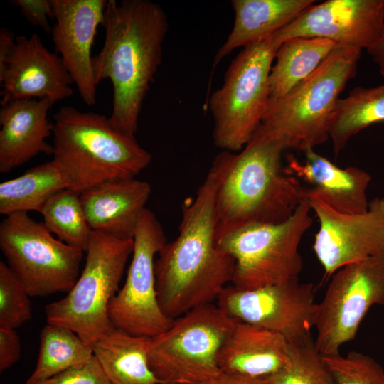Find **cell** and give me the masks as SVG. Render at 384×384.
<instances>
[{
    "label": "cell",
    "instance_id": "cell-1",
    "mask_svg": "<svg viewBox=\"0 0 384 384\" xmlns=\"http://www.w3.org/2000/svg\"><path fill=\"white\" fill-rule=\"evenodd\" d=\"M230 153L215 156L195 198L182 206L178 236L155 260L158 302L170 319L217 301L233 282L235 260L216 242V197Z\"/></svg>",
    "mask_w": 384,
    "mask_h": 384
},
{
    "label": "cell",
    "instance_id": "cell-2",
    "mask_svg": "<svg viewBox=\"0 0 384 384\" xmlns=\"http://www.w3.org/2000/svg\"><path fill=\"white\" fill-rule=\"evenodd\" d=\"M102 26L104 43L92 57L95 83L110 80V122L135 137L143 102L161 63L167 16L160 5L149 0H107Z\"/></svg>",
    "mask_w": 384,
    "mask_h": 384
},
{
    "label": "cell",
    "instance_id": "cell-3",
    "mask_svg": "<svg viewBox=\"0 0 384 384\" xmlns=\"http://www.w3.org/2000/svg\"><path fill=\"white\" fill-rule=\"evenodd\" d=\"M282 146L259 127L244 148L231 152L216 197L218 228L278 223L305 198L297 178L281 164Z\"/></svg>",
    "mask_w": 384,
    "mask_h": 384
},
{
    "label": "cell",
    "instance_id": "cell-4",
    "mask_svg": "<svg viewBox=\"0 0 384 384\" xmlns=\"http://www.w3.org/2000/svg\"><path fill=\"white\" fill-rule=\"evenodd\" d=\"M53 123V159L78 194L107 181L135 178L151 161L135 137L115 129L104 115L63 106Z\"/></svg>",
    "mask_w": 384,
    "mask_h": 384
},
{
    "label": "cell",
    "instance_id": "cell-5",
    "mask_svg": "<svg viewBox=\"0 0 384 384\" xmlns=\"http://www.w3.org/2000/svg\"><path fill=\"white\" fill-rule=\"evenodd\" d=\"M361 53L336 45L309 77L284 97L270 100L259 128L284 149L304 151L325 142L339 95L356 75Z\"/></svg>",
    "mask_w": 384,
    "mask_h": 384
},
{
    "label": "cell",
    "instance_id": "cell-6",
    "mask_svg": "<svg viewBox=\"0 0 384 384\" xmlns=\"http://www.w3.org/2000/svg\"><path fill=\"white\" fill-rule=\"evenodd\" d=\"M311 212L305 198L288 219L278 223L217 227V245L235 260L232 285L251 289L299 279L303 269L299 247L313 223Z\"/></svg>",
    "mask_w": 384,
    "mask_h": 384
},
{
    "label": "cell",
    "instance_id": "cell-7",
    "mask_svg": "<svg viewBox=\"0 0 384 384\" xmlns=\"http://www.w3.org/2000/svg\"><path fill=\"white\" fill-rule=\"evenodd\" d=\"M133 247V239L92 230L82 272L65 297L46 306L47 322L70 329L92 346L113 331L109 306Z\"/></svg>",
    "mask_w": 384,
    "mask_h": 384
},
{
    "label": "cell",
    "instance_id": "cell-8",
    "mask_svg": "<svg viewBox=\"0 0 384 384\" xmlns=\"http://www.w3.org/2000/svg\"><path fill=\"white\" fill-rule=\"evenodd\" d=\"M274 34L244 47L209 99L213 143L223 151H241L261 124L270 100L272 64L280 46Z\"/></svg>",
    "mask_w": 384,
    "mask_h": 384
},
{
    "label": "cell",
    "instance_id": "cell-9",
    "mask_svg": "<svg viewBox=\"0 0 384 384\" xmlns=\"http://www.w3.org/2000/svg\"><path fill=\"white\" fill-rule=\"evenodd\" d=\"M237 321L213 303L190 310L150 338L151 369L162 384H190L219 373V351Z\"/></svg>",
    "mask_w": 384,
    "mask_h": 384
},
{
    "label": "cell",
    "instance_id": "cell-10",
    "mask_svg": "<svg viewBox=\"0 0 384 384\" xmlns=\"http://www.w3.org/2000/svg\"><path fill=\"white\" fill-rule=\"evenodd\" d=\"M0 248L30 297L68 293L80 276L84 252L55 238L27 212L1 222Z\"/></svg>",
    "mask_w": 384,
    "mask_h": 384
},
{
    "label": "cell",
    "instance_id": "cell-11",
    "mask_svg": "<svg viewBox=\"0 0 384 384\" xmlns=\"http://www.w3.org/2000/svg\"><path fill=\"white\" fill-rule=\"evenodd\" d=\"M374 305H384V257H370L334 273L318 303L314 343L322 356L339 353L353 340Z\"/></svg>",
    "mask_w": 384,
    "mask_h": 384
},
{
    "label": "cell",
    "instance_id": "cell-12",
    "mask_svg": "<svg viewBox=\"0 0 384 384\" xmlns=\"http://www.w3.org/2000/svg\"><path fill=\"white\" fill-rule=\"evenodd\" d=\"M132 259L124 283L111 301L109 316L115 329L152 338L174 320L162 311L157 299L155 256L166 242L162 225L146 209L134 236Z\"/></svg>",
    "mask_w": 384,
    "mask_h": 384
},
{
    "label": "cell",
    "instance_id": "cell-13",
    "mask_svg": "<svg viewBox=\"0 0 384 384\" xmlns=\"http://www.w3.org/2000/svg\"><path fill=\"white\" fill-rule=\"evenodd\" d=\"M216 304L231 317L279 333L289 343L311 336L318 310L314 284L299 279L251 289L228 286Z\"/></svg>",
    "mask_w": 384,
    "mask_h": 384
},
{
    "label": "cell",
    "instance_id": "cell-14",
    "mask_svg": "<svg viewBox=\"0 0 384 384\" xmlns=\"http://www.w3.org/2000/svg\"><path fill=\"white\" fill-rule=\"evenodd\" d=\"M305 198L319 222L312 248L324 279L347 265L384 257V198L371 200L360 214L341 213L306 192Z\"/></svg>",
    "mask_w": 384,
    "mask_h": 384
},
{
    "label": "cell",
    "instance_id": "cell-15",
    "mask_svg": "<svg viewBox=\"0 0 384 384\" xmlns=\"http://www.w3.org/2000/svg\"><path fill=\"white\" fill-rule=\"evenodd\" d=\"M280 46L296 38H321L367 51L384 38V0H328L313 4L274 33Z\"/></svg>",
    "mask_w": 384,
    "mask_h": 384
},
{
    "label": "cell",
    "instance_id": "cell-16",
    "mask_svg": "<svg viewBox=\"0 0 384 384\" xmlns=\"http://www.w3.org/2000/svg\"><path fill=\"white\" fill-rule=\"evenodd\" d=\"M55 23L52 40L55 52L87 106L96 104V83L91 49L102 25L107 0H51Z\"/></svg>",
    "mask_w": 384,
    "mask_h": 384
},
{
    "label": "cell",
    "instance_id": "cell-17",
    "mask_svg": "<svg viewBox=\"0 0 384 384\" xmlns=\"http://www.w3.org/2000/svg\"><path fill=\"white\" fill-rule=\"evenodd\" d=\"M73 83L60 57L47 49L38 33L18 36L0 76V103L48 98L54 104L73 94Z\"/></svg>",
    "mask_w": 384,
    "mask_h": 384
},
{
    "label": "cell",
    "instance_id": "cell-18",
    "mask_svg": "<svg viewBox=\"0 0 384 384\" xmlns=\"http://www.w3.org/2000/svg\"><path fill=\"white\" fill-rule=\"evenodd\" d=\"M303 152V161L288 156L284 171L311 184L306 193L341 213L360 214L368 210L366 191L371 181L368 172L355 166L338 167L314 149Z\"/></svg>",
    "mask_w": 384,
    "mask_h": 384
},
{
    "label": "cell",
    "instance_id": "cell-19",
    "mask_svg": "<svg viewBox=\"0 0 384 384\" xmlns=\"http://www.w3.org/2000/svg\"><path fill=\"white\" fill-rule=\"evenodd\" d=\"M151 193L148 182L132 178L102 183L80 198L92 230L128 240L134 238Z\"/></svg>",
    "mask_w": 384,
    "mask_h": 384
},
{
    "label": "cell",
    "instance_id": "cell-20",
    "mask_svg": "<svg viewBox=\"0 0 384 384\" xmlns=\"http://www.w3.org/2000/svg\"><path fill=\"white\" fill-rule=\"evenodd\" d=\"M48 98L11 101L0 110V172H9L40 153L53 154L46 138L53 134Z\"/></svg>",
    "mask_w": 384,
    "mask_h": 384
},
{
    "label": "cell",
    "instance_id": "cell-21",
    "mask_svg": "<svg viewBox=\"0 0 384 384\" xmlns=\"http://www.w3.org/2000/svg\"><path fill=\"white\" fill-rule=\"evenodd\" d=\"M289 349L280 334L238 320L221 346L218 366L229 375L267 378L286 366Z\"/></svg>",
    "mask_w": 384,
    "mask_h": 384
},
{
    "label": "cell",
    "instance_id": "cell-22",
    "mask_svg": "<svg viewBox=\"0 0 384 384\" xmlns=\"http://www.w3.org/2000/svg\"><path fill=\"white\" fill-rule=\"evenodd\" d=\"M314 0H233V29L213 59L215 68L238 47L270 36L295 19Z\"/></svg>",
    "mask_w": 384,
    "mask_h": 384
},
{
    "label": "cell",
    "instance_id": "cell-23",
    "mask_svg": "<svg viewBox=\"0 0 384 384\" xmlns=\"http://www.w3.org/2000/svg\"><path fill=\"white\" fill-rule=\"evenodd\" d=\"M149 339L114 329L92 345L94 356L112 384H162L149 366Z\"/></svg>",
    "mask_w": 384,
    "mask_h": 384
},
{
    "label": "cell",
    "instance_id": "cell-24",
    "mask_svg": "<svg viewBox=\"0 0 384 384\" xmlns=\"http://www.w3.org/2000/svg\"><path fill=\"white\" fill-rule=\"evenodd\" d=\"M69 188L68 178L56 160L31 167L22 175L0 183V213H40L50 197Z\"/></svg>",
    "mask_w": 384,
    "mask_h": 384
},
{
    "label": "cell",
    "instance_id": "cell-25",
    "mask_svg": "<svg viewBox=\"0 0 384 384\" xmlns=\"http://www.w3.org/2000/svg\"><path fill=\"white\" fill-rule=\"evenodd\" d=\"M336 44L321 38L296 37L279 47L270 74V100L289 93L326 59Z\"/></svg>",
    "mask_w": 384,
    "mask_h": 384
},
{
    "label": "cell",
    "instance_id": "cell-26",
    "mask_svg": "<svg viewBox=\"0 0 384 384\" xmlns=\"http://www.w3.org/2000/svg\"><path fill=\"white\" fill-rule=\"evenodd\" d=\"M384 122V83L374 87H356L338 99L332 114L329 134L337 156L349 139L368 126Z\"/></svg>",
    "mask_w": 384,
    "mask_h": 384
},
{
    "label": "cell",
    "instance_id": "cell-27",
    "mask_svg": "<svg viewBox=\"0 0 384 384\" xmlns=\"http://www.w3.org/2000/svg\"><path fill=\"white\" fill-rule=\"evenodd\" d=\"M92 346L70 329L48 323L40 334L36 367L26 384H38L73 367L89 361Z\"/></svg>",
    "mask_w": 384,
    "mask_h": 384
},
{
    "label": "cell",
    "instance_id": "cell-28",
    "mask_svg": "<svg viewBox=\"0 0 384 384\" xmlns=\"http://www.w3.org/2000/svg\"><path fill=\"white\" fill-rule=\"evenodd\" d=\"M46 228L58 239L84 252L88 247L92 230L82 204L80 194L66 188L50 197L40 211Z\"/></svg>",
    "mask_w": 384,
    "mask_h": 384
},
{
    "label": "cell",
    "instance_id": "cell-29",
    "mask_svg": "<svg viewBox=\"0 0 384 384\" xmlns=\"http://www.w3.org/2000/svg\"><path fill=\"white\" fill-rule=\"evenodd\" d=\"M289 343L286 366L265 378L267 384H335L311 336Z\"/></svg>",
    "mask_w": 384,
    "mask_h": 384
},
{
    "label": "cell",
    "instance_id": "cell-30",
    "mask_svg": "<svg viewBox=\"0 0 384 384\" xmlns=\"http://www.w3.org/2000/svg\"><path fill=\"white\" fill-rule=\"evenodd\" d=\"M335 384H384V370L371 356L350 351L322 356Z\"/></svg>",
    "mask_w": 384,
    "mask_h": 384
},
{
    "label": "cell",
    "instance_id": "cell-31",
    "mask_svg": "<svg viewBox=\"0 0 384 384\" xmlns=\"http://www.w3.org/2000/svg\"><path fill=\"white\" fill-rule=\"evenodd\" d=\"M29 297L8 265L0 261V326L16 329L31 319Z\"/></svg>",
    "mask_w": 384,
    "mask_h": 384
},
{
    "label": "cell",
    "instance_id": "cell-32",
    "mask_svg": "<svg viewBox=\"0 0 384 384\" xmlns=\"http://www.w3.org/2000/svg\"><path fill=\"white\" fill-rule=\"evenodd\" d=\"M38 384H112L95 356L87 363L73 367Z\"/></svg>",
    "mask_w": 384,
    "mask_h": 384
},
{
    "label": "cell",
    "instance_id": "cell-33",
    "mask_svg": "<svg viewBox=\"0 0 384 384\" xmlns=\"http://www.w3.org/2000/svg\"><path fill=\"white\" fill-rule=\"evenodd\" d=\"M12 4L20 8L22 16L33 26L51 33L48 18H54L51 0H14Z\"/></svg>",
    "mask_w": 384,
    "mask_h": 384
},
{
    "label": "cell",
    "instance_id": "cell-34",
    "mask_svg": "<svg viewBox=\"0 0 384 384\" xmlns=\"http://www.w3.org/2000/svg\"><path fill=\"white\" fill-rule=\"evenodd\" d=\"M21 345L15 329L0 326V370L11 368L20 358Z\"/></svg>",
    "mask_w": 384,
    "mask_h": 384
},
{
    "label": "cell",
    "instance_id": "cell-35",
    "mask_svg": "<svg viewBox=\"0 0 384 384\" xmlns=\"http://www.w3.org/2000/svg\"><path fill=\"white\" fill-rule=\"evenodd\" d=\"M190 384H267L266 380L229 375L223 372Z\"/></svg>",
    "mask_w": 384,
    "mask_h": 384
},
{
    "label": "cell",
    "instance_id": "cell-36",
    "mask_svg": "<svg viewBox=\"0 0 384 384\" xmlns=\"http://www.w3.org/2000/svg\"><path fill=\"white\" fill-rule=\"evenodd\" d=\"M16 42L14 33L5 27L0 28V76L4 73L6 63Z\"/></svg>",
    "mask_w": 384,
    "mask_h": 384
},
{
    "label": "cell",
    "instance_id": "cell-37",
    "mask_svg": "<svg viewBox=\"0 0 384 384\" xmlns=\"http://www.w3.org/2000/svg\"><path fill=\"white\" fill-rule=\"evenodd\" d=\"M368 53L372 56L373 60L378 65L380 73L384 76V38L379 47L369 50Z\"/></svg>",
    "mask_w": 384,
    "mask_h": 384
}]
</instances>
